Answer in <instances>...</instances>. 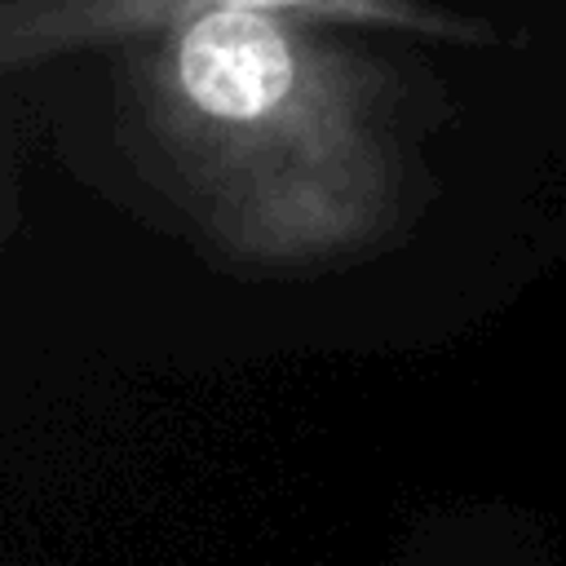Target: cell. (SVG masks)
Instances as JSON below:
<instances>
[{
  "label": "cell",
  "mask_w": 566,
  "mask_h": 566,
  "mask_svg": "<svg viewBox=\"0 0 566 566\" xmlns=\"http://www.w3.org/2000/svg\"><path fill=\"white\" fill-rule=\"evenodd\" d=\"M177 80L203 115L248 124L292 93L296 57L287 35L261 9L221 4L186 27L177 44Z\"/></svg>",
  "instance_id": "obj_1"
},
{
  "label": "cell",
  "mask_w": 566,
  "mask_h": 566,
  "mask_svg": "<svg viewBox=\"0 0 566 566\" xmlns=\"http://www.w3.org/2000/svg\"><path fill=\"white\" fill-rule=\"evenodd\" d=\"M239 9H279V4H310V0H230Z\"/></svg>",
  "instance_id": "obj_2"
}]
</instances>
